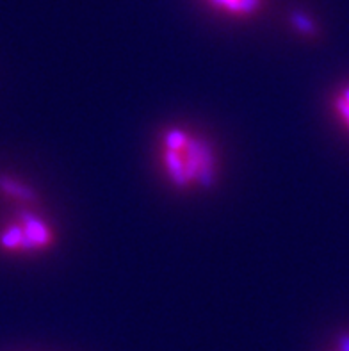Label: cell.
<instances>
[{
  "instance_id": "1",
  "label": "cell",
  "mask_w": 349,
  "mask_h": 351,
  "mask_svg": "<svg viewBox=\"0 0 349 351\" xmlns=\"http://www.w3.org/2000/svg\"><path fill=\"white\" fill-rule=\"evenodd\" d=\"M159 168L178 191H202L217 182L219 157L205 136L184 125H171L159 136Z\"/></svg>"
},
{
  "instance_id": "3",
  "label": "cell",
  "mask_w": 349,
  "mask_h": 351,
  "mask_svg": "<svg viewBox=\"0 0 349 351\" xmlns=\"http://www.w3.org/2000/svg\"><path fill=\"white\" fill-rule=\"evenodd\" d=\"M0 196L14 207H36L38 204L34 187L11 175H0Z\"/></svg>"
},
{
  "instance_id": "2",
  "label": "cell",
  "mask_w": 349,
  "mask_h": 351,
  "mask_svg": "<svg viewBox=\"0 0 349 351\" xmlns=\"http://www.w3.org/2000/svg\"><path fill=\"white\" fill-rule=\"evenodd\" d=\"M56 243L53 223L36 207H14L0 225V252L11 257L45 254Z\"/></svg>"
},
{
  "instance_id": "5",
  "label": "cell",
  "mask_w": 349,
  "mask_h": 351,
  "mask_svg": "<svg viewBox=\"0 0 349 351\" xmlns=\"http://www.w3.org/2000/svg\"><path fill=\"white\" fill-rule=\"evenodd\" d=\"M332 111L339 125L349 134V84H342L333 91Z\"/></svg>"
},
{
  "instance_id": "6",
  "label": "cell",
  "mask_w": 349,
  "mask_h": 351,
  "mask_svg": "<svg viewBox=\"0 0 349 351\" xmlns=\"http://www.w3.org/2000/svg\"><path fill=\"white\" fill-rule=\"evenodd\" d=\"M291 23H292V29L296 32H300L303 38H309V40H314L319 36V27L317 23L312 20L306 13L303 11H294L291 14Z\"/></svg>"
},
{
  "instance_id": "4",
  "label": "cell",
  "mask_w": 349,
  "mask_h": 351,
  "mask_svg": "<svg viewBox=\"0 0 349 351\" xmlns=\"http://www.w3.org/2000/svg\"><path fill=\"white\" fill-rule=\"evenodd\" d=\"M208 8H213L223 16L234 20H248L261 13L264 0H205Z\"/></svg>"
},
{
  "instance_id": "7",
  "label": "cell",
  "mask_w": 349,
  "mask_h": 351,
  "mask_svg": "<svg viewBox=\"0 0 349 351\" xmlns=\"http://www.w3.org/2000/svg\"><path fill=\"white\" fill-rule=\"evenodd\" d=\"M332 351H349V332H344L337 337L335 348Z\"/></svg>"
}]
</instances>
